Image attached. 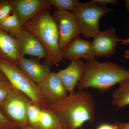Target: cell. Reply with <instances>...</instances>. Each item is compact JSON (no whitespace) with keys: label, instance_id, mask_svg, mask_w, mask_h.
<instances>
[{"label":"cell","instance_id":"6da1fadb","mask_svg":"<svg viewBox=\"0 0 129 129\" xmlns=\"http://www.w3.org/2000/svg\"><path fill=\"white\" fill-rule=\"evenodd\" d=\"M95 101L91 93L81 90L49 106L63 128L77 129L86 122L92 123L95 115Z\"/></svg>","mask_w":129,"mask_h":129},{"label":"cell","instance_id":"7a4b0ae2","mask_svg":"<svg viewBox=\"0 0 129 129\" xmlns=\"http://www.w3.org/2000/svg\"><path fill=\"white\" fill-rule=\"evenodd\" d=\"M128 79L129 70L116 63L100 62L93 57L86 59L83 77L77 87L81 90L92 88L102 92Z\"/></svg>","mask_w":129,"mask_h":129},{"label":"cell","instance_id":"3957f363","mask_svg":"<svg viewBox=\"0 0 129 129\" xmlns=\"http://www.w3.org/2000/svg\"><path fill=\"white\" fill-rule=\"evenodd\" d=\"M22 28L39 40L46 52V62L49 66L57 64L62 60L58 27L50 10L41 13L28 21Z\"/></svg>","mask_w":129,"mask_h":129},{"label":"cell","instance_id":"277c9868","mask_svg":"<svg viewBox=\"0 0 129 129\" xmlns=\"http://www.w3.org/2000/svg\"><path fill=\"white\" fill-rule=\"evenodd\" d=\"M0 70L14 88L24 93L41 108L49 107L38 85L24 73L17 64L0 57Z\"/></svg>","mask_w":129,"mask_h":129},{"label":"cell","instance_id":"5b68a950","mask_svg":"<svg viewBox=\"0 0 129 129\" xmlns=\"http://www.w3.org/2000/svg\"><path fill=\"white\" fill-rule=\"evenodd\" d=\"M113 9L95 3L93 1L79 2L72 11L84 38H94L101 32L99 22L102 16Z\"/></svg>","mask_w":129,"mask_h":129},{"label":"cell","instance_id":"8992f818","mask_svg":"<svg viewBox=\"0 0 129 129\" xmlns=\"http://www.w3.org/2000/svg\"><path fill=\"white\" fill-rule=\"evenodd\" d=\"M30 101L24 93L13 88L1 107L3 113L15 128L29 126L27 113Z\"/></svg>","mask_w":129,"mask_h":129},{"label":"cell","instance_id":"52a82bcc","mask_svg":"<svg viewBox=\"0 0 129 129\" xmlns=\"http://www.w3.org/2000/svg\"><path fill=\"white\" fill-rule=\"evenodd\" d=\"M52 16L59 31V45L62 50L76 37L81 34L78 23L72 12L56 10Z\"/></svg>","mask_w":129,"mask_h":129},{"label":"cell","instance_id":"ba28073f","mask_svg":"<svg viewBox=\"0 0 129 129\" xmlns=\"http://www.w3.org/2000/svg\"><path fill=\"white\" fill-rule=\"evenodd\" d=\"M13 13L17 17L22 27L27 22L52 7L48 0H10Z\"/></svg>","mask_w":129,"mask_h":129},{"label":"cell","instance_id":"9c48e42d","mask_svg":"<svg viewBox=\"0 0 129 129\" xmlns=\"http://www.w3.org/2000/svg\"><path fill=\"white\" fill-rule=\"evenodd\" d=\"M11 35L16 40L21 56L29 55L46 60L45 50L39 40L34 35L22 28Z\"/></svg>","mask_w":129,"mask_h":129},{"label":"cell","instance_id":"30bf717a","mask_svg":"<svg viewBox=\"0 0 129 129\" xmlns=\"http://www.w3.org/2000/svg\"><path fill=\"white\" fill-rule=\"evenodd\" d=\"M37 85L42 96L49 106L68 95V91L56 73L51 72Z\"/></svg>","mask_w":129,"mask_h":129},{"label":"cell","instance_id":"8fae6325","mask_svg":"<svg viewBox=\"0 0 129 129\" xmlns=\"http://www.w3.org/2000/svg\"><path fill=\"white\" fill-rule=\"evenodd\" d=\"M122 40L118 38L114 27H110L100 32L93 38L92 41L95 56L109 57L114 55L116 52V47Z\"/></svg>","mask_w":129,"mask_h":129},{"label":"cell","instance_id":"7c38bea8","mask_svg":"<svg viewBox=\"0 0 129 129\" xmlns=\"http://www.w3.org/2000/svg\"><path fill=\"white\" fill-rule=\"evenodd\" d=\"M63 58L72 60L84 58L86 59L95 57L92 41L76 37L62 50Z\"/></svg>","mask_w":129,"mask_h":129},{"label":"cell","instance_id":"4fadbf2b","mask_svg":"<svg viewBox=\"0 0 129 129\" xmlns=\"http://www.w3.org/2000/svg\"><path fill=\"white\" fill-rule=\"evenodd\" d=\"M65 69L57 73L69 94L74 91L75 88L83 77L85 63L77 59L72 60Z\"/></svg>","mask_w":129,"mask_h":129},{"label":"cell","instance_id":"5bb4252c","mask_svg":"<svg viewBox=\"0 0 129 129\" xmlns=\"http://www.w3.org/2000/svg\"><path fill=\"white\" fill-rule=\"evenodd\" d=\"M18 66L37 85L41 83L51 73L50 66L46 62L42 64L39 60L21 56Z\"/></svg>","mask_w":129,"mask_h":129},{"label":"cell","instance_id":"9a60e30c","mask_svg":"<svg viewBox=\"0 0 129 129\" xmlns=\"http://www.w3.org/2000/svg\"><path fill=\"white\" fill-rule=\"evenodd\" d=\"M21 57L17 44L14 37L0 30V57L18 65Z\"/></svg>","mask_w":129,"mask_h":129},{"label":"cell","instance_id":"2e32d148","mask_svg":"<svg viewBox=\"0 0 129 129\" xmlns=\"http://www.w3.org/2000/svg\"><path fill=\"white\" fill-rule=\"evenodd\" d=\"M63 127L61 121L50 107L41 109L39 128L61 129Z\"/></svg>","mask_w":129,"mask_h":129},{"label":"cell","instance_id":"e0dca14e","mask_svg":"<svg viewBox=\"0 0 129 129\" xmlns=\"http://www.w3.org/2000/svg\"><path fill=\"white\" fill-rule=\"evenodd\" d=\"M112 104L119 108L129 105V79L120 83L112 94Z\"/></svg>","mask_w":129,"mask_h":129},{"label":"cell","instance_id":"ac0fdd59","mask_svg":"<svg viewBox=\"0 0 129 129\" xmlns=\"http://www.w3.org/2000/svg\"><path fill=\"white\" fill-rule=\"evenodd\" d=\"M22 28L17 17L13 13L0 22V30L10 35L14 34Z\"/></svg>","mask_w":129,"mask_h":129},{"label":"cell","instance_id":"d6986e66","mask_svg":"<svg viewBox=\"0 0 129 129\" xmlns=\"http://www.w3.org/2000/svg\"><path fill=\"white\" fill-rule=\"evenodd\" d=\"M41 108L30 101L27 107V120L29 126L35 129L39 128Z\"/></svg>","mask_w":129,"mask_h":129},{"label":"cell","instance_id":"ffe728a7","mask_svg":"<svg viewBox=\"0 0 129 129\" xmlns=\"http://www.w3.org/2000/svg\"><path fill=\"white\" fill-rule=\"evenodd\" d=\"M51 7L56 8L57 10L62 11H73L74 8L79 2L78 0H48Z\"/></svg>","mask_w":129,"mask_h":129},{"label":"cell","instance_id":"44dd1931","mask_svg":"<svg viewBox=\"0 0 129 129\" xmlns=\"http://www.w3.org/2000/svg\"><path fill=\"white\" fill-rule=\"evenodd\" d=\"M13 88L7 79L0 81V109Z\"/></svg>","mask_w":129,"mask_h":129},{"label":"cell","instance_id":"7402d4cb","mask_svg":"<svg viewBox=\"0 0 129 129\" xmlns=\"http://www.w3.org/2000/svg\"><path fill=\"white\" fill-rule=\"evenodd\" d=\"M12 6L10 0H0V22L12 13Z\"/></svg>","mask_w":129,"mask_h":129},{"label":"cell","instance_id":"603a6c76","mask_svg":"<svg viewBox=\"0 0 129 129\" xmlns=\"http://www.w3.org/2000/svg\"><path fill=\"white\" fill-rule=\"evenodd\" d=\"M16 128L5 117L0 109V129H12Z\"/></svg>","mask_w":129,"mask_h":129},{"label":"cell","instance_id":"cb8c5ba5","mask_svg":"<svg viewBox=\"0 0 129 129\" xmlns=\"http://www.w3.org/2000/svg\"><path fill=\"white\" fill-rule=\"evenodd\" d=\"M93 2L98 5L106 6L109 4L118 5L119 2L117 0H92Z\"/></svg>","mask_w":129,"mask_h":129},{"label":"cell","instance_id":"d4e9b609","mask_svg":"<svg viewBox=\"0 0 129 129\" xmlns=\"http://www.w3.org/2000/svg\"><path fill=\"white\" fill-rule=\"evenodd\" d=\"M96 129H118L116 124H103L99 125Z\"/></svg>","mask_w":129,"mask_h":129},{"label":"cell","instance_id":"484cf974","mask_svg":"<svg viewBox=\"0 0 129 129\" xmlns=\"http://www.w3.org/2000/svg\"><path fill=\"white\" fill-rule=\"evenodd\" d=\"M124 6L126 8L127 11L129 13V0H126L124 3ZM122 45H129V38L125 39H122V41L119 43Z\"/></svg>","mask_w":129,"mask_h":129},{"label":"cell","instance_id":"4316f807","mask_svg":"<svg viewBox=\"0 0 129 129\" xmlns=\"http://www.w3.org/2000/svg\"><path fill=\"white\" fill-rule=\"evenodd\" d=\"M115 124L118 129H129V123H118Z\"/></svg>","mask_w":129,"mask_h":129},{"label":"cell","instance_id":"83f0119b","mask_svg":"<svg viewBox=\"0 0 129 129\" xmlns=\"http://www.w3.org/2000/svg\"><path fill=\"white\" fill-rule=\"evenodd\" d=\"M123 56L124 58L129 60V49L125 50L124 51Z\"/></svg>","mask_w":129,"mask_h":129},{"label":"cell","instance_id":"f1b7e54d","mask_svg":"<svg viewBox=\"0 0 129 129\" xmlns=\"http://www.w3.org/2000/svg\"><path fill=\"white\" fill-rule=\"evenodd\" d=\"M7 79L4 74L0 70V81Z\"/></svg>","mask_w":129,"mask_h":129},{"label":"cell","instance_id":"f546056e","mask_svg":"<svg viewBox=\"0 0 129 129\" xmlns=\"http://www.w3.org/2000/svg\"><path fill=\"white\" fill-rule=\"evenodd\" d=\"M23 129H35L34 128H32V127H29V126H28V127H25V128H24Z\"/></svg>","mask_w":129,"mask_h":129},{"label":"cell","instance_id":"4dcf8cb0","mask_svg":"<svg viewBox=\"0 0 129 129\" xmlns=\"http://www.w3.org/2000/svg\"><path fill=\"white\" fill-rule=\"evenodd\" d=\"M12 129H20L17 128H13Z\"/></svg>","mask_w":129,"mask_h":129},{"label":"cell","instance_id":"1f68e13d","mask_svg":"<svg viewBox=\"0 0 129 129\" xmlns=\"http://www.w3.org/2000/svg\"><path fill=\"white\" fill-rule=\"evenodd\" d=\"M61 129H67L65 128H62Z\"/></svg>","mask_w":129,"mask_h":129}]
</instances>
